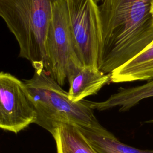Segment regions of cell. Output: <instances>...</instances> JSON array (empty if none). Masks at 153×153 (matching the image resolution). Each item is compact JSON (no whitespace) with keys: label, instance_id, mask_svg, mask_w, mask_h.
Instances as JSON below:
<instances>
[{"label":"cell","instance_id":"obj_14","mask_svg":"<svg viewBox=\"0 0 153 153\" xmlns=\"http://www.w3.org/2000/svg\"><path fill=\"white\" fill-rule=\"evenodd\" d=\"M151 13L153 17V1L152 2V4H151Z\"/></svg>","mask_w":153,"mask_h":153},{"label":"cell","instance_id":"obj_1","mask_svg":"<svg viewBox=\"0 0 153 153\" xmlns=\"http://www.w3.org/2000/svg\"><path fill=\"white\" fill-rule=\"evenodd\" d=\"M153 0H104L99 5L102 45L98 68L111 74L153 42Z\"/></svg>","mask_w":153,"mask_h":153},{"label":"cell","instance_id":"obj_7","mask_svg":"<svg viewBox=\"0 0 153 153\" xmlns=\"http://www.w3.org/2000/svg\"><path fill=\"white\" fill-rule=\"evenodd\" d=\"M69 88L68 95L74 102L94 95L111 82V74H105L99 68L84 66L76 62L69 64L67 71Z\"/></svg>","mask_w":153,"mask_h":153},{"label":"cell","instance_id":"obj_6","mask_svg":"<svg viewBox=\"0 0 153 153\" xmlns=\"http://www.w3.org/2000/svg\"><path fill=\"white\" fill-rule=\"evenodd\" d=\"M37 112L25 82L8 72L0 73V127L17 133L35 123Z\"/></svg>","mask_w":153,"mask_h":153},{"label":"cell","instance_id":"obj_5","mask_svg":"<svg viewBox=\"0 0 153 153\" xmlns=\"http://www.w3.org/2000/svg\"><path fill=\"white\" fill-rule=\"evenodd\" d=\"M76 54L84 66L98 68L102 45L99 5L94 0H66Z\"/></svg>","mask_w":153,"mask_h":153},{"label":"cell","instance_id":"obj_9","mask_svg":"<svg viewBox=\"0 0 153 153\" xmlns=\"http://www.w3.org/2000/svg\"><path fill=\"white\" fill-rule=\"evenodd\" d=\"M111 82L120 83L153 79V42L132 59L113 71Z\"/></svg>","mask_w":153,"mask_h":153},{"label":"cell","instance_id":"obj_8","mask_svg":"<svg viewBox=\"0 0 153 153\" xmlns=\"http://www.w3.org/2000/svg\"><path fill=\"white\" fill-rule=\"evenodd\" d=\"M153 97V79L148 81L143 85L118 89L106 100L94 102L85 100L86 103L93 110L105 111L119 106L120 111H128L140 101Z\"/></svg>","mask_w":153,"mask_h":153},{"label":"cell","instance_id":"obj_13","mask_svg":"<svg viewBox=\"0 0 153 153\" xmlns=\"http://www.w3.org/2000/svg\"><path fill=\"white\" fill-rule=\"evenodd\" d=\"M94 1L97 4H98L99 3H102L103 1H104V0H94Z\"/></svg>","mask_w":153,"mask_h":153},{"label":"cell","instance_id":"obj_12","mask_svg":"<svg viewBox=\"0 0 153 153\" xmlns=\"http://www.w3.org/2000/svg\"><path fill=\"white\" fill-rule=\"evenodd\" d=\"M145 123H148V124H153V118L148 120L147 121H145Z\"/></svg>","mask_w":153,"mask_h":153},{"label":"cell","instance_id":"obj_4","mask_svg":"<svg viewBox=\"0 0 153 153\" xmlns=\"http://www.w3.org/2000/svg\"><path fill=\"white\" fill-rule=\"evenodd\" d=\"M45 51L46 71L60 85H63L69 64L72 62L82 64L74 45L66 0H57L53 6L45 41Z\"/></svg>","mask_w":153,"mask_h":153},{"label":"cell","instance_id":"obj_2","mask_svg":"<svg viewBox=\"0 0 153 153\" xmlns=\"http://www.w3.org/2000/svg\"><path fill=\"white\" fill-rule=\"evenodd\" d=\"M35 103L37 118L35 124L51 134L63 123L90 128L102 134L109 131L103 127L84 100H72L60 85L44 69H35L33 76L24 80Z\"/></svg>","mask_w":153,"mask_h":153},{"label":"cell","instance_id":"obj_3","mask_svg":"<svg viewBox=\"0 0 153 153\" xmlns=\"http://www.w3.org/2000/svg\"><path fill=\"white\" fill-rule=\"evenodd\" d=\"M57 0H0V16L14 36L19 56L34 69H47L45 41Z\"/></svg>","mask_w":153,"mask_h":153},{"label":"cell","instance_id":"obj_10","mask_svg":"<svg viewBox=\"0 0 153 153\" xmlns=\"http://www.w3.org/2000/svg\"><path fill=\"white\" fill-rule=\"evenodd\" d=\"M52 136L56 142L57 153H97L75 124L63 123Z\"/></svg>","mask_w":153,"mask_h":153},{"label":"cell","instance_id":"obj_11","mask_svg":"<svg viewBox=\"0 0 153 153\" xmlns=\"http://www.w3.org/2000/svg\"><path fill=\"white\" fill-rule=\"evenodd\" d=\"M78 127L97 153H153V150L140 149L123 143L110 132L102 134L88 127Z\"/></svg>","mask_w":153,"mask_h":153}]
</instances>
